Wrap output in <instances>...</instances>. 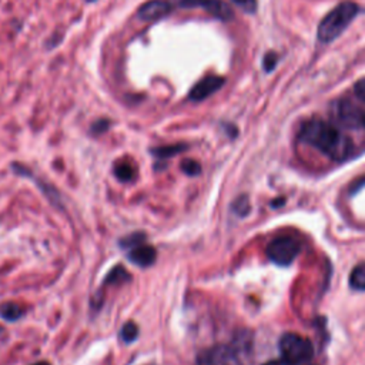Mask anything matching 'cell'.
Here are the masks:
<instances>
[{
  "label": "cell",
  "mask_w": 365,
  "mask_h": 365,
  "mask_svg": "<svg viewBox=\"0 0 365 365\" xmlns=\"http://www.w3.org/2000/svg\"><path fill=\"white\" fill-rule=\"evenodd\" d=\"M362 125L365 127V111H364V118H362Z\"/></svg>",
  "instance_id": "d4e9b609"
},
{
  "label": "cell",
  "mask_w": 365,
  "mask_h": 365,
  "mask_svg": "<svg viewBox=\"0 0 365 365\" xmlns=\"http://www.w3.org/2000/svg\"><path fill=\"white\" fill-rule=\"evenodd\" d=\"M301 244L291 235L274 238L267 247L268 258L278 265H289L299 254Z\"/></svg>",
  "instance_id": "277c9868"
},
{
  "label": "cell",
  "mask_w": 365,
  "mask_h": 365,
  "mask_svg": "<svg viewBox=\"0 0 365 365\" xmlns=\"http://www.w3.org/2000/svg\"><path fill=\"white\" fill-rule=\"evenodd\" d=\"M121 339L125 344H130L133 341H135L137 335H138V327L134 322H125L121 328Z\"/></svg>",
  "instance_id": "2e32d148"
},
{
  "label": "cell",
  "mask_w": 365,
  "mask_h": 365,
  "mask_svg": "<svg viewBox=\"0 0 365 365\" xmlns=\"http://www.w3.org/2000/svg\"><path fill=\"white\" fill-rule=\"evenodd\" d=\"M155 255H157V251L154 247L141 242V244L131 247V250L128 252V259L133 264H135L141 268H145V267H150L154 264Z\"/></svg>",
  "instance_id": "30bf717a"
},
{
  "label": "cell",
  "mask_w": 365,
  "mask_h": 365,
  "mask_svg": "<svg viewBox=\"0 0 365 365\" xmlns=\"http://www.w3.org/2000/svg\"><path fill=\"white\" fill-rule=\"evenodd\" d=\"M181 170L184 171V174H187L190 177H194V175H198L201 173V165L195 160L187 158L181 163Z\"/></svg>",
  "instance_id": "e0dca14e"
},
{
  "label": "cell",
  "mask_w": 365,
  "mask_h": 365,
  "mask_svg": "<svg viewBox=\"0 0 365 365\" xmlns=\"http://www.w3.org/2000/svg\"><path fill=\"white\" fill-rule=\"evenodd\" d=\"M349 285L354 289L365 291V262L358 264L349 274Z\"/></svg>",
  "instance_id": "7c38bea8"
},
{
  "label": "cell",
  "mask_w": 365,
  "mask_h": 365,
  "mask_svg": "<svg viewBox=\"0 0 365 365\" xmlns=\"http://www.w3.org/2000/svg\"><path fill=\"white\" fill-rule=\"evenodd\" d=\"M358 14V6L352 1H342L334 7L318 26V38L322 43H329L339 37L342 31Z\"/></svg>",
  "instance_id": "7a4b0ae2"
},
{
  "label": "cell",
  "mask_w": 365,
  "mask_h": 365,
  "mask_svg": "<svg viewBox=\"0 0 365 365\" xmlns=\"http://www.w3.org/2000/svg\"><path fill=\"white\" fill-rule=\"evenodd\" d=\"M355 94L365 101V78H361L359 81H356L355 84Z\"/></svg>",
  "instance_id": "7402d4cb"
},
{
  "label": "cell",
  "mask_w": 365,
  "mask_h": 365,
  "mask_svg": "<svg viewBox=\"0 0 365 365\" xmlns=\"http://www.w3.org/2000/svg\"><path fill=\"white\" fill-rule=\"evenodd\" d=\"M198 365H241L235 351L230 346L218 345L198 356Z\"/></svg>",
  "instance_id": "52a82bcc"
},
{
  "label": "cell",
  "mask_w": 365,
  "mask_h": 365,
  "mask_svg": "<svg viewBox=\"0 0 365 365\" xmlns=\"http://www.w3.org/2000/svg\"><path fill=\"white\" fill-rule=\"evenodd\" d=\"M178 9H202L215 19L230 21L234 19L232 9L222 0H170Z\"/></svg>",
  "instance_id": "5b68a950"
},
{
  "label": "cell",
  "mask_w": 365,
  "mask_h": 365,
  "mask_svg": "<svg viewBox=\"0 0 365 365\" xmlns=\"http://www.w3.org/2000/svg\"><path fill=\"white\" fill-rule=\"evenodd\" d=\"M144 240H145L144 232H135V234H131V235H128L127 238L121 240L120 244H121V247H128V248H131V247H134V245H137V244H141Z\"/></svg>",
  "instance_id": "ac0fdd59"
},
{
  "label": "cell",
  "mask_w": 365,
  "mask_h": 365,
  "mask_svg": "<svg viewBox=\"0 0 365 365\" xmlns=\"http://www.w3.org/2000/svg\"><path fill=\"white\" fill-rule=\"evenodd\" d=\"M264 365H291V364L287 362L285 359H282V361H268Z\"/></svg>",
  "instance_id": "603a6c76"
},
{
  "label": "cell",
  "mask_w": 365,
  "mask_h": 365,
  "mask_svg": "<svg viewBox=\"0 0 365 365\" xmlns=\"http://www.w3.org/2000/svg\"><path fill=\"white\" fill-rule=\"evenodd\" d=\"M31 365H50L47 361H40V362H36V364H31Z\"/></svg>",
  "instance_id": "cb8c5ba5"
},
{
  "label": "cell",
  "mask_w": 365,
  "mask_h": 365,
  "mask_svg": "<svg viewBox=\"0 0 365 365\" xmlns=\"http://www.w3.org/2000/svg\"><path fill=\"white\" fill-rule=\"evenodd\" d=\"M114 174L121 182H131L137 177V170L131 163L121 161L115 164Z\"/></svg>",
  "instance_id": "8fae6325"
},
{
  "label": "cell",
  "mask_w": 365,
  "mask_h": 365,
  "mask_svg": "<svg viewBox=\"0 0 365 365\" xmlns=\"http://www.w3.org/2000/svg\"><path fill=\"white\" fill-rule=\"evenodd\" d=\"M108 127H110V120H107V118H100V120H97V121L93 123L91 131H93L94 134H101V133L107 131Z\"/></svg>",
  "instance_id": "ffe728a7"
},
{
  "label": "cell",
  "mask_w": 365,
  "mask_h": 365,
  "mask_svg": "<svg viewBox=\"0 0 365 365\" xmlns=\"http://www.w3.org/2000/svg\"><path fill=\"white\" fill-rule=\"evenodd\" d=\"M184 150H187L185 144H170V145H163V147H155L151 150L153 155H155L157 158L165 160L170 158L178 153H182Z\"/></svg>",
  "instance_id": "4fadbf2b"
},
{
  "label": "cell",
  "mask_w": 365,
  "mask_h": 365,
  "mask_svg": "<svg viewBox=\"0 0 365 365\" xmlns=\"http://www.w3.org/2000/svg\"><path fill=\"white\" fill-rule=\"evenodd\" d=\"M299 138L336 161L345 160L352 151L351 140L319 118L307 121L299 131Z\"/></svg>",
  "instance_id": "6da1fadb"
},
{
  "label": "cell",
  "mask_w": 365,
  "mask_h": 365,
  "mask_svg": "<svg viewBox=\"0 0 365 365\" xmlns=\"http://www.w3.org/2000/svg\"><path fill=\"white\" fill-rule=\"evenodd\" d=\"M334 117L338 123L345 127H359L362 125L364 111L349 100H339L332 107Z\"/></svg>",
  "instance_id": "8992f818"
},
{
  "label": "cell",
  "mask_w": 365,
  "mask_h": 365,
  "mask_svg": "<svg viewBox=\"0 0 365 365\" xmlns=\"http://www.w3.org/2000/svg\"><path fill=\"white\" fill-rule=\"evenodd\" d=\"M131 279V275L123 267H114L106 277L107 284H123Z\"/></svg>",
  "instance_id": "9a60e30c"
},
{
  "label": "cell",
  "mask_w": 365,
  "mask_h": 365,
  "mask_svg": "<svg viewBox=\"0 0 365 365\" xmlns=\"http://www.w3.org/2000/svg\"><path fill=\"white\" fill-rule=\"evenodd\" d=\"M279 351L282 354V358L292 364H302L308 359H311L314 354V348L309 339L304 338L299 334L288 332L282 335L279 339Z\"/></svg>",
  "instance_id": "3957f363"
},
{
  "label": "cell",
  "mask_w": 365,
  "mask_h": 365,
  "mask_svg": "<svg viewBox=\"0 0 365 365\" xmlns=\"http://www.w3.org/2000/svg\"><path fill=\"white\" fill-rule=\"evenodd\" d=\"M225 83V78L224 77H220V76H207L204 77L201 81H198L190 91L188 94V98L191 101H202L205 100L207 97H210L211 94H214L215 91H218Z\"/></svg>",
  "instance_id": "9c48e42d"
},
{
  "label": "cell",
  "mask_w": 365,
  "mask_h": 365,
  "mask_svg": "<svg viewBox=\"0 0 365 365\" xmlns=\"http://www.w3.org/2000/svg\"><path fill=\"white\" fill-rule=\"evenodd\" d=\"M84 1H87V3H93V1H96V0H84Z\"/></svg>",
  "instance_id": "484cf974"
},
{
  "label": "cell",
  "mask_w": 365,
  "mask_h": 365,
  "mask_svg": "<svg viewBox=\"0 0 365 365\" xmlns=\"http://www.w3.org/2000/svg\"><path fill=\"white\" fill-rule=\"evenodd\" d=\"M23 315V308L16 302H4L0 305V317L6 321H17Z\"/></svg>",
  "instance_id": "5bb4252c"
},
{
  "label": "cell",
  "mask_w": 365,
  "mask_h": 365,
  "mask_svg": "<svg viewBox=\"0 0 365 365\" xmlns=\"http://www.w3.org/2000/svg\"><path fill=\"white\" fill-rule=\"evenodd\" d=\"M277 61H278V56H277L275 53H268V54H265L264 61H262V66H264L265 71H272L274 67L277 66Z\"/></svg>",
  "instance_id": "44dd1931"
},
{
  "label": "cell",
  "mask_w": 365,
  "mask_h": 365,
  "mask_svg": "<svg viewBox=\"0 0 365 365\" xmlns=\"http://www.w3.org/2000/svg\"><path fill=\"white\" fill-rule=\"evenodd\" d=\"M174 6L170 0H150L138 7L137 16L144 21H155L173 11Z\"/></svg>",
  "instance_id": "ba28073f"
},
{
  "label": "cell",
  "mask_w": 365,
  "mask_h": 365,
  "mask_svg": "<svg viewBox=\"0 0 365 365\" xmlns=\"http://www.w3.org/2000/svg\"><path fill=\"white\" fill-rule=\"evenodd\" d=\"M232 3L237 4L245 13H255L258 7L257 0H232Z\"/></svg>",
  "instance_id": "d6986e66"
}]
</instances>
